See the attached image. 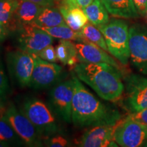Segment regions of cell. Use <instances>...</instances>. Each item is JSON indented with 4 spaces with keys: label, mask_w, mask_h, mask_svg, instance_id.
I'll list each match as a JSON object with an SVG mask.
<instances>
[{
    "label": "cell",
    "mask_w": 147,
    "mask_h": 147,
    "mask_svg": "<svg viewBox=\"0 0 147 147\" xmlns=\"http://www.w3.org/2000/svg\"><path fill=\"white\" fill-rule=\"evenodd\" d=\"M71 75L74 82L71 122L75 125L80 127L115 125L122 119L117 108L96 98L84 87L74 72Z\"/></svg>",
    "instance_id": "1"
},
{
    "label": "cell",
    "mask_w": 147,
    "mask_h": 147,
    "mask_svg": "<svg viewBox=\"0 0 147 147\" xmlns=\"http://www.w3.org/2000/svg\"><path fill=\"white\" fill-rule=\"evenodd\" d=\"M74 72L103 100L116 102L123 93L122 74L119 69L110 64L79 62L74 67Z\"/></svg>",
    "instance_id": "2"
},
{
    "label": "cell",
    "mask_w": 147,
    "mask_h": 147,
    "mask_svg": "<svg viewBox=\"0 0 147 147\" xmlns=\"http://www.w3.org/2000/svg\"><path fill=\"white\" fill-rule=\"evenodd\" d=\"M97 28L104 37L108 53L122 65H127L130 58L127 23L123 20L113 19Z\"/></svg>",
    "instance_id": "3"
},
{
    "label": "cell",
    "mask_w": 147,
    "mask_h": 147,
    "mask_svg": "<svg viewBox=\"0 0 147 147\" xmlns=\"http://www.w3.org/2000/svg\"><path fill=\"white\" fill-rule=\"evenodd\" d=\"M21 111L34 125L42 138H49L61 131L52 111L40 100L28 99L23 103Z\"/></svg>",
    "instance_id": "4"
},
{
    "label": "cell",
    "mask_w": 147,
    "mask_h": 147,
    "mask_svg": "<svg viewBox=\"0 0 147 147\" xmlns=\"http://www.w3.org/2000/svg\"><path fill=\"white\" fill-rule=\"evenodd\" d=\"M74 82L71 78L54 84L49 93L51 108L59 117L67 123L71 122V109Z\"/></svg>",
    "instance_id": "5"
},
{
    "label": "cell",
    "mask_w": 147,
    "mask_h": 147,
    "mask_svg": "<svg viewBox=\"0 0 147 147\" xmlns=\"http://www.w3.org/2000/svg\"><path fill=\"white\" fill-rule=\"evenodd\" d=\"M129 35L130 61L138 71L147 76V25L134 24Z\"/></svg>",
    "instance_id": "6"
},
{
    "label": "cell",
    "mask_w": 147,
    "mask_h": 147,
    "mask_svg": "<svg viewBox=\"0 0 147 147\" xmlns=\"http://www.w3.org/2000/svg\"><path fill=\"white\" fill-rule=\"evenodd\" d=\"M125 108L130 113L147 108V77L130 74L124 78Z\"/></svg>",
    "instance_id": "7"
},
{
    "label": "cell",
    "mask_w": 147,
    "mask_h": 147,
    "mask_svg": "<svg viewBox=\"0 0 147 147\" xmlns=\"http://www.w3.org/2000/svg\"><path fill=\"white\" fill-rule=\"evenodd\" d=\"M3 117L25 144L29 146H42V136L34 125L21 110H17L15 106L11 104L7 107Z\"/></svg>",
    "instance_id": "8"
},
{
    "label": "cell",
    "mask_w": 147,
    "mask_h": 147,
    "mask_svg": "<svg viewBox=\"0 0 147 147\" xmlns=\"http://www.w3.org/2000/svg\"><path fill=\"white\" fill-rule=\"evenodd\" d=\"M147 140V125L125 117L115 125L114 140L123 147L141 146Z\"/></svg>",
    "instance_id": "9"
},
{
    "label": "cell",
    "mask_w": 147,
    "mask_h": 147,
    "mask_svg": "<svg viewBox=\"0 0 147 147\" xmlns=\"http://www.w3.org/2000/svg\"><path fill=\"white\" fill-rule=\"evenodd\" d=\"M8 70L12 78L21 87H29L34 67L32 55L26 51H10L6 55Z\"/></svg>",
    "instance_id": "10"
},
{
    "label": "cell",
    "mask_w": 147,
    "mask_h": 147,
    "mask_svg": "<svg viewBox=\"0 0 147 147\" xmlns=\"http://www.w3.org/2000/svg\"><path fill=\"white\" fill-rule=\"evenodd\" d=\"M34 67L29 87L36 89H46L59 81L63 67L55 63L42 59L36 54H32Z\"/></svg>",
    "instance_id": "11"
},
{
    "label": "cell",
    "mask_w": 147,
    "mask_h": 147,
    "mask_svg": "<svg viewBox=\"0 0 147 147\" xmlns=\"http://www.w3.org/2000/svg\"><path fill=\"white\" fill-rule=\"evenodd\" d=\"M18 31V49L31 54H36L54 41L53 37L33 25H23Z\"/></svg>",
    "instance_id": "12"
},
{
    "label": "cell",
    "mask_w": 147,
    "mask_h": 147,
    "mask_svg": "<svg viewBox=\"0 0 147 147\" xmlns=\"http://www.w3.org/2000/svg\"><path fill=\"white\" fill-rule=\"evenodd\" d=\"M77 49V58L78 63H108L120 69V65L102 48L93 42L83 40L75 43Z\"/></svg>",
    "instance_id": "13"
},
{
    "label": "cell",
    "mask_w": 147,
    "mask_h": 147,
    "mask_svg": "<svg viewBox=\"0 0 147 147\" xmlns=\"http://www.w3.org/2000/svg\"><path fill=\"white\" fill-rule=\"evenodd\" d=\"M115 125L91 127L80 138L78 144L82 147L118 146L114 140Z\"/></svg>",
    "instance_id": "14"
},
{
    "label": "cell",
    "mask_w": 147,
    "mask_h": 147,
    "mask_svg": "<svg viewBox=\"0 0 147 147\" xmlns=\"http://www.w3.org/2000/svg\"><path fill=\"white\" fill-rule=\"evenodd\" d=\"M18 4L15 12L18 29L26 25H32L44 6L28 0H18Z\"/></svg>",
    "instance_id": "15"
},
{
    "label": "cell",
    "mask_w": 147,
    "mask_h": 147,
    "mask_svg": "<svg viewBox=\"0 0 147 147\" xmlns=\"http://www.w3.org/2000/svg\"><path fill=\"white\" fill-rule=\"evenodd\" d=\"M108 13L115 17L137 18L140 15L132 0H101Z\"/></svg>",
    "instance_id": "16"
},
{
    "label": "cell",
    "mask_w": 147,
    "mask_h": 147,
    "mask_svg": "<svg viewBox=\"0 0 147 147\" xmlns=\"http://www.w3.org/2000/svg\"><path fill=\"white\" fill-rule=\"evenodd\" d=\"M59 9L65 23L75 32H79L89 21L87 15L82 8H68L60 5Z\"/></svg>",
    "instance_id": "17"
},
{
    "label": "cell",
    "mask_w": 147,
    "mask_h": 147,
    "mask_svg": "<svg viewBox=\"0 0 147 147\" xmlns=\"http://www.w3.org/2000/svg\"><path fill=\"white\" fill-rule=\"evenodd\" d=\"M65 24L59 9L51 6L44 7L32 25L37 27H51Z\"/></svg>",
    "instance_id": "18"
},
{
    "label": "cell",
    "mask_w": 147,
    "mask_h": 147,
    "mask_svg": "<svg viewBox=\"0 0 147 147\" xmlns=\"http://www.w3.org/2000/svg\"><path fill=\"white\" fill-rule=\"evenodd\" d=\"M58 61L63 65L75 66L78 63L75 44L69 40H60L55 48Z\"/></svg>",
    "instance_id": "19"
},
{
    "label": "cell",
    "mask_w": 147,
    "mask_h": 147,
    "mask_svg": "<svg viewBox=\"0 0 147 147\" xmlns=\"http://www.w3.org/2000/svg\"><path fill=\"white\" fill-rule=\"evenodd\" d=\"M90 23L99 27L109 21V15L106 7L101 0H94L91 4L82 9Z\"/></svg>",
    "instance_id": "20"
},
{
    "label": "cell",
    "mask_w": 147,
    "mask_h": 147,
    "mask_svg": "<svg viewBox=\"0 0 147 147\" xmlns=\"http://www.w3.org/2000/svg\"><path fill=\"white\" fill-rule=\"evenodd\" d=\"M18 0H0V23L8 27L10 32L18 30L15 12Z\"/></svg>",
    "instance_id": "21"
},
{
    "label": "cell",
    "mask_w": 147,
    "mask_h": 147,
    "mask_svg": "<svg viewBox=\"0 0 147 147\" xmlns=\"http://www.w3.org/2000/svg\"><path fill=\"white\" fill-rule=\"evenodd\" d=\"M79 36L82 40H85L87 41L93 42L108 52L107 45H106V40L103 36L102 33L100 30L93 25L92 23H87L78 32Z\"/></svg>",
    "instance_id": "22"
},
{
    "label": "cell",
    "mask_w": 147,
    "mask_h": 147,
    "mask_svg": "<svg viewBox=\"0 0 147 147\" xmlns=\"http://www.w3.org/2000/svg\"><path fill=\"white\" fill-rule=\"evenodd\" d=\"M45 31L53 38H59L60 40H74L76 42L82 41L79 36L78 32H75L71 29L67 24L51 27H39Z\"/></svg>",
    "instance_id": "23"
},
{
    "label": "cell",
    "mask_w": 147,
    "mask_h": 147,
    "mask_svg": "<svg viewBox=\"0 0 147 147\" xmlns=\"http://www.w3.org/2000/svg\"><path fill=\"white\" fill-rule=\"evenodd\" d=\"M0 142L5 143L8 146H10V144L23 142L3 116L0 117Z\"/></svg>",
    "instance_id": "24"
},
{
    "label": "cell",
    "mask_w": 147,
    "mask_h": 147,
    "mask_svg": "<svg viewBox=\"0 0 147 147\" xmlns=\"http://www.w3.org/2000/svg\"><path fill=\"white\" fill-rule=\"evenodd\" d=\"M36 55L42 59L52 63H56L58 59L57 57L56 50L52 45L47 46L45 49L36 53Z\"/></svg>",
    "instance_id": "25"
},
{
    "label": "cell",
    "mask_w": 147,
    "mask_h": 147,
    "mask_svg": "<svg viewBox=\"0 0 147 147\" xmlns=\"http://www.w3.org/2000/svg\"><path fill=\"white\" fill-rule=\"evenodd\" d=\"M47 146L50 147H65L69 146V141L67 138L58 134L47 138L45 142Z\"/></svg>",
    "instance_id": "26"
},
{
    "label": "cell",
    "mask_w": 147,
    "mask_h": 147,
    "mask_svg": "<svg viewBox=\"0 0 147 147\" xmlns=\"http://www.w3.org/2000/svg\"><path fill=\"white\" fill-rule=\"evenodd\" d=\"M9 87L8 80L3 69V66L0 59V96L4 97L8 93Z\"/></svg>",
    "instance_id": "27"
},
{
    "label": "cell",
    "mask_w": 147,
    "mask_h": 147,
    "mask_svg": "<svg viewBox=\"0 0 147 147\" xmlns=\"http://www.w3.org/2000/svg\"><path fill=\"white\" fill-rule=\"evenodd\" d=\"M94 0H61V5L68 8H80L84 9Z\"/></svg>",
    "instance_id": "28"
},
{
    "label": "cell",
    "mask_w": 147,
    "mask_h": 147,
    "mask_svg": "<svg viewBox=\"0 0 147 147\" xmlns=\"http://www.w3.org/2000/svg\"><path fill=\"white\" fill-rule=\"evenodd\" d=\"M126 117L147 125V108L136 113H130Z\"/></svg>",
    "instance_id": "29"
},
{
    "label": "cell",
    "mask_w": 147,
    "mask_h": 147,
    "mask_svg": "<svg viewBox=\"0 0 147 147\" xmlns=\"http://www.w3.org/2000/svg\"><path fill=\"white\" fill-rule=\"evenodd\" d=\"M132 1L140 16H147V0H132Z\"/></svg>",
    "instance_id": "30"
},
{
    "label": "cell",
    "mask_w": 147,
    "mask_h": 147,
    "mask_svg": "<svg viewBox=\"0 0 147 147\" xmlns=\"http://www.w3.org/2000/svg\"><path fill=\"white\" fill-rule=\"evenodd\" d=\"M10 32L8 27L3 23H0V44L2 43L6 39Z\"/></svg>",
    "instance_id": "31"
},
{
    "label": "cell",
    "mask_w": 147,
    "mask_h": 147,
    "mask_svg": "<svg viewBox=\"0 0 147 147\" xmlns=\"http://www.w3.org/2000/svg\"><path fill=\"white\" fill-rule=\"evenodd\" d=\"M28 1H32L44 7L54 6L55 1H56L55 0H28Z\"/></svg>",
    "instance_id": "32"
},
{
    "label": "cell",
    "mask_w": 147,
    "mask_h": 147,
    "mask_svg": "<svg viewBox=\"0 0 147 147\" xmlns=\"http://www.w3.org/2000/svg\"><path fill=\"white\" fill-rule=\"evenodd\" d=\"M7 107L5 106V102L3 101V97L0 96V117H2L4 115Z\"/></svg>",
    "instance_id": "33"
},
{
    "label": "cell",
    "mask_w": 147,
    "mask_h": 147,
    "mask_svg": "<svg viewBox=\"0 0 147 147\" xmlns=\"http://www.w3.org/2000/svg\"><path fill=\"white\" fill-rule=\"evenodd\" d=\"M5 146H8L6 144H5V143L0 142V147H5Z\"/></svg>",
    "instance_id": "34"
},
{
    "label": "cell",
    "mask_w": 147,
    "mask_h": 147,
    "mask_svg": "<svg viewBox=\"0 0 147 147\" xmlns=\"http://www.w3.org/2000/svg\"><path fill=\"white\" fill-rule=\"evenodd\" d=\"M144 146V147H147V140L144 141V142H143V144H142V146Z\"/></svg>",
    "instance_id": "35"
},
{
    "label": "cell",
    "mask_w": 147,
    "mask_h": 147,
    "mask_svg": "<svg viewBox=\"0 0 147 147\" xmlns=\"http://www.w3.org/2000/svg\"><path fill=\"white\" fill-rule=\"evenodd\" d=\"M56 1H61V0H55Z\"/></svg>",
    "instance_id": "36"
}]
</instances>
